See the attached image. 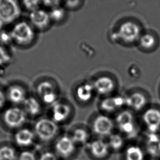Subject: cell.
<instances>
[{
	"instance_id": "obj_19",
	"label": "cell",
	"mask_w": 160,
	"mask_h": 160,
	"mask_svg": "<svg viewBox=\"0 0 160 160\" xmlns=\"http://www.w3.org/2000/svg\"><path fill=\"white\" fill-rule=\"evenodd\" d=\"M22 105L26 114L32 117L39 114L42 109L40 101L34 97H28Z\"/></svg>"
},
{
	"instance_id": "obj_28",
	"label": "cell",
	"mask_w": 160,
	"mask_h": 160,
	"mask_svg": "<svg viewBox=\"0 0 160 160\" xmlns=\"http://www.w3.org/2000/svg\"><path fill=\"white\" fill-rule=\"evenodd\" d=\"M123 139L118 134H113L109 138V144L113 149L119 150L123 145Z\"/></svg>"
},
{
	"instance_id": "obj_15",
	"label": "cell",
	"mask_w": 160,
	"mask_h": 160,
	"mask_svg": "<svg viewBox=\"0 0 160 160\" xmlns=\"http://www.w3.org/2000/svg\"><path fill=\"white\" fill-rule=\"evenodd\" d=\"M34 139L33 132L28 128H20L13 135V143L19 147H26L32 143Z\"/></svg>"
},
{
	"instance_id": "obj_18",
	"label": "cell",
	"mask_w": 160,
	"mask_h": 160,
	"mask_svg": "<svg viewBox=\"0 0 160 160\" xmlns=\"http://www.w3.org/2000/svg\"><path fill=\"white\" fill-rule=\"evenodd\" d=\"M95 92L92 83L85 82L79 85L76 89V95L80 102H89L93 97Z\"/></svg>"
},
{
	"instance_id": "obj_33",
	"label": "cell",
	"mask_w": 160,
	"mask_h": 160,
	"mask_svg": "<svg viewBox=\"0 0 160 160\" xmlns=\"http://www.w3.org/2000/svg\"><path fill=\"white\" fill-rule=\"evenodd\" d=\"M119 128L122 132L125 133L126 134L132 133L134 131V126L133 122L130 123H126L122 125L119 126Z\"/></svg>"
},
{
	"instance_id": "obj_21",
	"label": "cell",
	"mask_w": 160,
	"mask_h": 160,
	"mask_svg": "<svg viewBox=\"0 0 160 160\" xmlns=\"http://www.w3.org/2000/svg\"><path fill=\"white\" fill-rule=\"evenodd\" d=\"M90 150L93 156L96 158H103L108 154V146L103 141L97 140L91 143Z\"/></svg>"
},
{
	"instance_id": "obj_12",
	"label": "cell",
	"mask_w": 160,
	"mask_h": 160,
	"mask_svg": "<svg viewBox=\"0 0 160 160\" xmlns=\"http://www.w3.org/2000/svg\"><path fill=\"white\" fill-rule=\"evenodd\" d=\"M113 128L112 120L106 115H101L96 118L93 122V130L96 134L105 136L110 134Z\"/></svg>"
},
{
	"instance_id": "obj_4",
	"label": "cell",
	"mask_w": 160,
	"mask_h": 160,
	"mask_svg": "<svg viewBox=\"0 0 160 160\" xmlns=\"http://www.w3.org/2000/svg\"><path fill=\"white\" fill-rule=\"evenodd\" d=\"M20 14V6L17 1L0 0V27L13 23Z\"/></svg>"
},
{
	"instance_id": "obj_11",
	"label": "cell",
	"mask_w": 160,
	"mask_h": 160,
	"mask_svg": "<svg viewBox=\"0 0 160 160\" xmlns=\"http://www.w3.org/2000/svg\"><path fill=\"white\" fill-rule=\"evenodd\" d=\"M5 91L7 101L15 106L22 105L28 98L25 90L18 85H12Z\"/></svg>"
},
{
	"instance_id": "obj_31",
	"label": "cell",
	"mask_w": 160,
	"mask_h": 160,
	"mask_svg": "<svg viewBox=\"0 0 160 160\" xmlns=\"http://www.w3.org/2000/svg\"><path fill=\"white\" fill-rule=\"evenodd\" d=\"M17 160H36L35 155L28 151L22 152L18 155Z\"/></svg>"
},
{
	"instance_id": "obj_24",
	"label": "cell",
	"mask_w": 160,
	"mask_h": 160,
	"mask_svg": "<svg viewBox=\"0 0 160 160\" xmlns=\"http://www.w3.org/2000/svg\"><path fill=\"white\" fill-rule=\"evenodd\" d=\"M116 121L118 126L122 125L126 123L133 122V115L128 110H123L118 115Z\"/></svg>"
},
{
	"instance_id": "obj_20",
	"label": "cell",
	"mask_w": 160,
	"mask_h": 160,
	"mask_svg": "<svg viewBox=\"0 0 160 160\" xmlns=\"http://www.w3.org/2000/svg\"><path fill=\"white\" fill-rule=\"evenodd\" d=\"M18 155L12 143L5 141L0 142V160H17Z\"/></svg>"
},
{
	"instance_id": "obj_8",
	"label": "cell",
	"mask_w": 160,
	"mask_h": 160,
	"mask_svg": "<svg viewBox=\"0 0 160 160\" xmlns=\"http://www.w3.org/2000/svg\"><path fill=\"white\" fill-rule=\"evenodd\" d=\"M143 120L150 132H156L160 128V109L156 107L146 109L143 113Z\"/></svg>"
},
{
	"instance_id": "obj_30",
	"label": "cell",
	"mask_w": 160,
	"mask_h": 160,
	"mask_svg": "<svg viewBox=\"0 0 160 160\" xmlns=\"http://www.w3.org/2000/svg\"><path fill=\"white\" fill-rule=\"evenodd\" d=\"M12 42L9 31L0 30V44L1 45L5 47Z\"/></svg>"
},
{
	"instance_id": "obj_10",
	"label": "cell",
	"mask_w": 160,
	"mask_h": 160,
	"mask_svg": "<svg viewBox=\"0 0 160 160\" xmlns=\"http://www.w3.org/2000/svg\"><path fill=\"white\" fill-rule=\"evenodd\" d=\"M125 106L135 111H140L148 104V99L145 94L140 91H136L127 96Z\"/></svg>"
},
{
	"instance_id": "obj_22",
	"label": "cell",
	"mask_w": 160,
	"mask_h": 160,
	"mask_svg": "<svg viewBox=\"0 0 160 160\" xmlns=\"http://www.w3.org/2000/svg\"><path fill=\"white\" fill-rule=\"evenodd\" d=\"M148 152L151 155L158 156L160 154V140L155 135L150 137L147 144Z\"/></svg>"
},
{
	"instance_id": "obj_6",
	"label": "cell",
	"mask_w": 160,
	"mask_h": 160,
	"mask_svg": "<svg viewBox=\"0 0 160 160\" xmlns=\"http://www.w3.org/2000/svg\"><path fill=\"white\" fill-rule=\"evenodd\" d=\"M35 131L42 141H50L58 132V126L52 120L41 119L35 125Z\"/></svg>"
},
{
	"instance_id": "obj_1",
	"label": "cell",
	"mask_w": 160,
	"mask_h": 160,
	"mask_svg": "<svg viewBox=\"0 0 160 160\" xmlns=\"http://www.w3.org/2000/svg\"><path fill=\"white\" fill-rule=\"evenodd\" d=\"M27 114L22 108L11 107L3 110L0 117V126L4 131L11 132L21 128L26 122Z\"/></svg>"
},
{
	"instance_id": "obj_14",
	"label": "cell",
	"mask_w": 160,
	"mask_h": 160,
	"mask_svg": "<svg viewBox=\"0 0 160 160\" xmlns=\"http://www.w3.org/2000/svg\"><path fill=\"white\" fill-rule=\"evenodd\" d=\"M125 106V98L122 96H107L102 100L100 107L107 112H114Z\"/></svg>"
},
{
	"instance_id": "obj_23",
	"label": "cell",
	"mask_w": 160,
	"mask_h": 160,
	"mask_svg": "<svg viewBox=\"0 0 160 160\" xmlns=\"http://www.w3.org/2000/svg\"><path fill=\"white\" fill-rule=\"evenodd\" d=\"M49 14L51 22L52 21L55 22H59L62 21L65 18L66 12L65 8L60 6L50 9Z\"/></svg>"
},
{
	"instance_id": "obj_3",
	"label": "cell",
	"mask_w": 160,
	"mask_h": 160,
	"mask_svg": "<svg viewBox=\"0 0 160 160\" xmlns=\"http://www.w3.org/2000/svg\"><path fill=\"white\" fill-rule=\"evenodd\" d=\"M12 42L19 46H26L35 39L34 28L26 22H17L9 31Z\"/></svg>"
},
{
	"instance_id": "obj_36",
	"label": "cell",
	"mask_w": 160,
	"mask_h": 160,
	"mask_svg": "<svg viewBox=\"0 0 160 160\" xmlns=\"http://www.w3.org/2000/svg\"><path fill=\"white\" fill-rule=\"evenodd\" d=\"M40 160H56V158L52 152H47L42 155Z\"/></svg>"
},
{
	"instance_id": "obj_13",
	"label": "cell",
	"mask_w": 160,
	"mask_h": 160,
	"mask_svg": "<svg viewBox=\"0 0 160 160\" xmlns=\"http://www.w3.org/2000/svg\"><path fill=\"white\" fill-rule=\"evenodd\" d=\"M158 43V37L151 31L143 32L137 42L139 48L145 52H150L156 48Z\"/></svg>"
},
{
	"instance_id": "obj_35",
	"label": "cell",
	"mask_w": 160,
	"mask_h": 160,
	"mask_svg": "<svg viewBox=\"0 0 160 160\" xmlns=\"http://www.w3.org/2000/svg\"><path fill=\"white\" fill-rule=\"evenodd\" d=\"M7 102L6 91L0 88V110L4 108Z\"/></svg>"
},
{
	"instance_id": "obj_34",
	"label": "cell",
	"mask_w": 160,
	"mask_h": 160,
	"mask_svg": "<svg viewBox=\"0 0 160 160\" xmlns=\"http://www.w3.org/2000/svg\"><path fill=\"white\" fill-rule=\"evenodd\" d=\"M60 1H42V4L46 7L47 8H49L50 9L54 8L60 6Z\"/></svg>"
},
{
	"instance_id": "obj_27",
	"label": "cell",
	"mask_w": 160,
	"mask_h": 160,
	"mask_svg": "<svg viewBox=\"0 0 160 160\" xmlns=\"http://www.w3.org/2000/svg\"><path fill=\"white\" fill-rule=\"evenodd\" d=\"M88 137V134L85 130L82 128H78L74 131L72 139L74 143H85Z\"/></svg>"
},
{
	"instance_id": "obj_5",
	"label": "cell",
	"mask_w": 160,
	"mask_h": 160,
	"mask_svg": "<svg viewBox=\"0 0 160 160\" xmlns=\"http://www.w3.org/2000/svg\"><path fill=\"white\" fill-rule=\"evenodd\" d=\"M38 96L42 102L47 105L53 106L58 102V94L56 87L49 81H43L39 83L36 88Z\"/></svg>"
},
{
	"instance_id": "obj_25",
	"label": "cell",
	"mask_w": 160,
	"mask_h": 160,
	"mask_svg": "<svg viewBox=\"0 0 160 160\" xmlns=\"http://www.w3.org/2000/svg\"><path fill=\"white\" fill-rule=\"evenodd\" d=\"M126 160H143V154L141 149L137 147L129 148L126 152Z\"/></svg>"
},
{
	"instance_id": "obj_32",
	"label": "cell",
	"mask_w": 160,
	"mask_h": 160,
	"mask_svg": "<svg viewBox=\"0 0 160 160\" xmlns=\"http://www.w3.org/2000/svg\"><path fill=\"white\" fill-rule=\"evenodd\" d=\"M82 1H67L64 2V7L65 8L73 10L78 8V7L81 6Z\"/></svg>"
},
{
	"instance_id": "obj_17",
	"label": "cell",
	"mask_w": 160,
	"mask_h": 160,
	"mask_svg": "<svg viewBox=\"0 0 160 160\" xmlns=\"http://www.w3.org/2000/svg\"><path fill=\"white\" fill-rule=\"evenodd\" d=\"M55 147L58 154L63 157L70 156L75 149L73 141L67 136L61 138L56 143Z\"/></svg>"
},
{
	"instance_id": "obj_9",
	"label": "cell",
	"mask_w": 160,
	"mask_h": 160,
	"mask_svg": "<svg viewBox=\"0 0 160 160\" xmlns=\"http://www.w3.org/2000/svg\"><path fill=\"white\" fill-rule=\"evenodd\" d=\"M95 92L99 95L107 96L109 95L115 89L114 81L107 76L98 78L92 83Z\"/></svg>"
},
{
	"instance_id": "obj_26",
	"label": "cell",
	"mask_w": 160,
	"mask_h": 160,
	"mask_svg": "<svg viewBox=\"0 0 160 160\" xmlns=\"http://www.w3.org/2000/svg\"><path fill=\"white\" fill-rule=\"evenodd\" d=\"M12 61V56L5 47L0 44V68L8 65Z\"/></svg>"
},
{
	"instance_id": "obj_16",
	"label": "cell",
	"mask_w": 160,
	"mask_h": 160,
	"mask_svg": "<svg viewBox=\"0 0 160 160\" xmlns=\"http://www.w3.org/2000/svg\"><path fill=\"white\" fill-rule=\"evenodd\" d=\"M69 105L63 102H57L52 106V120L56 123L62 122L68 119L71 114Z\"/></svg>"
},
{
	"instance_id": "obj_2",
	"label": "cell",
	"mask_w": 160,
	"mask_h": 160,
	"mask_svg": "<svg viewBox=\"0 0 160 160\" xmlns=\"http://www.w3.org/2000/svg\"><path fill=\"white\" fill-rule=\"evenodd\" d=\"M143 32L141 26L136 22L127 21L121 24L114 35L115 39L127 44H132L137 43Z\"/></svg>"
},
{
	"instance_id": "obj_7",
	"label": "cell",
	"mask_w": 160,
	"mask_h": 160,
	"mask_svg": "<svg viewBox=\"0 0 160 160\" xmlns=\"http://www.w3.org/2000/svg\"><path fill=\"white\" fill-rule=\"evenodd\" d=\"M29 20L31 26L39 30L47 28L51 22L49 13L41 8L31 12Z\"/></svg>"
},
{
	"instance_id": "obj_29",
	"label": "cell",
	"mask_w": 160,
	"mask_h": 160,
	"mask_svg": "<svg viewBox=\"0 0 160 160\" xmlns=\"http://www.w3.org/2000/svg\"><path fill=\"white\" fill-rule=\"evenodd\" d=\"M22 3L25 8L30 13L40 9V6L42 4L41 1H24Z\"/></svg>"
}]
</instances>
